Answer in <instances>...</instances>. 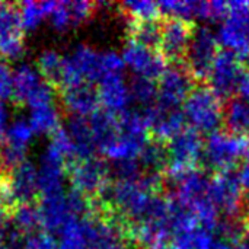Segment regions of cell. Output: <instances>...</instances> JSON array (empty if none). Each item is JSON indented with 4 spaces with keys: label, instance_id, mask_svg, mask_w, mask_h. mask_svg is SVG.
<instances>
[{
    "label": "cell",
    "instance_id": "7",
    "mask_svg": "<svg viewBox=\"0 0 249 249\" xmlns=\"http://www.w3.org/2000/svg\"><path fill=\"white\" fill-rule=\"evenodd\" d=\"M55 90L41 77L36 69L29 64H22L13 73V93L15 105H28L32 109L53 105Z\"/></svg>",
    "mask_w": 249,
    "mask_h": 249
},
{
    "label": "cell",
    "instance_id": "6",
    "mask_svg": "<svg viewBox=\"0 0 249 249\" xmlns=\"http://www.w3.org/2000/svg\"><path fill=\"white\" fill-rule=\"evenodd\" d=\"M67 178L71 191L88 198L99 197L112 181L108 163L99 156L71 162L67 166Z\"/></svg>",
    "mask_w": 249,
    "mask_h": 249
},
{
    "label": "cell",
    "instance_id": "35",
    "mask_svg": "<svg viewBox=\"0 0 249 249\" xmlns=\"http://www.w3.org/2000/svg\"><path fill=\"white\" fill-rule=\"evenodd\" d=\"M153 249H175V248H174V245H172L171 242H163V244L156 245Z\"/></svg>",
    "mask_w": 249,
    "mask_h": 249
},
{
    "label": "cell",
    "instance_id": "12",
    "mask_svg": "<svg viewBox=\"0 0 249 249\" xmlns=\"http://www.w3.org/2000/svg\"><path fill=\"white\" fill-rule=\"evenodd\" d=\"M25 50L19 3H0V60H16Z\"/></svg>",
    "mask_w": 249,
    "mask_h": 249
},
{
    "label": "cell",
    "instance_id": "36",
    "mask_svg": "<svg viewBox=\"0 0 249 249\" xmlns=\"http://www.w3.org/2000/svg\"><path fill=\"white\" fill-rule=\"evenodd\" d=\"M244 60H245V69L249 71V54L245 57V58H244ZM244 60H242V61H244Z\"/></svg>",
    "mask_w": 249,
    "mask_h": 249
},
{
    "label": "cell",
    "instance_id": "25",
    "mask_svg": "<svg viewBox=\"0 0 249 249\" xmlns=\"http://www.w3.org/2000/svg\"><path fill=\"white\" fill-rule=\"evenodd\" d=\"M118 7L120 13H123L127 20H152L162 18L160 6L156 1H124L120 3Z\"/></svg>",
    "mask_w": 249,
    "mask_h": 249
},
{
    "label": "cell",
    "instance_id": "26",
    "mask_svg": "<svg viewBox=\"0 0 249 249\" xmlns=\"http://www.w3.org/2000/svg\"><path fill=\"white\" fill-rule=\"evenodd\" d=\"M128 89H130L131 101L140 104L143 109L153 107L158 101V85L153 80L136 76L131 79Z\"/></svg>",
    "mask_w": 249,
    "mask_h": 249
},
{
    "label": "cell",
    "instance_id": "22",
    "mask_svg": "<svg viewBox=\"0 0 249 249\" xmlns=\"http://www.w3.org/2000/svg\"><path fill=\"white\" fill-rule=\"evenodd\" d=\"M128 41H134L150 50L159 51L162 38V18L152 20H127Z\"/></svg>",
    "mask_w": 249,
    "mask_h": 249
},
{
    "label": "cell",
    "instance_id": "33",
    "mask_svg": "<svg viewBox=\"0 0 249 249\" xmlns=\"http://www.w3.org/2000/svg\"><path fill=\"white\" fill-rule=\"evenodd\" d=\"M236 96H241V98H245L249 99V71L245 69L241 80H239V85H238V92H236Z\"/></svg>",
    "mask_w": 249,
    "mask_h": 249
},
{
    "label": "cell",
    "instance_id": "18",
    "mask_svg": "<svg viewBox=\"0 0 249 249\" xmlns=\"http://www.w3.org/2000/svg\"><path fill=\"white\" fill-rule=\"evenodd\" d=\"M89 124L96 150L104 155L120 136V117L107 109H99L89 117Z\"/></svg>",
    "mask_w": 249,
    "mask_h": 249
},
{
    "label": "cell",
    "instance_id": "29",
    "mask_svg": "<svg viewBox=\"0 0 249 249\" xmlns=\"http://www.w3.org/2000/svg\"><path fill=\"white\" fill-rule=\"evenodd\" d=\"M22 249H58V242L53 233L47 231H38L23 238Z\"/></svg>",
    "mask_w": 249,
    "mask_h": 249
},
{
    "label": "cell",
    "instance_id": "14",
    "mask_svg": "<svg viewBox=\"0 0 249 249\" xmlns=\"http://www.w3.org/2000/svg\"><path fill=\"white\" fill-rule=\"evenodd\" d=\"M60 105L71 117L89 118L101 109V99L96 86L90 83H82L74 88H69L58 93Z\"/></svg>",
    "mask_w": 249,
    "mask_h": 249
},
{
    "label": "cell",
    "instance_id": "2",
    "mask_svg": "<svg viewBox=\"0 0 249 249\" xmlns=\"http://www.w3.org/2000/svg\"><path fill=\"white\" fill-rule=\"evenodd\" d=\"M187 124L198 133L213 134L223 125V102L206 83H200L190 93L182 108Z\"/></svg>",
    "mask_w": 249,
    "mask_h": 249
},
{
    "label": "cell",
    "instance_id": "31",
    "mask_svg": "<svg viewBox=\"0 0 249 249\" xmlns=\"http://www.w3.org/2000/svg\"><path fill=\"white\" fill-rule=\"evenodd\" d=\"M13 93V73L6 61L0 60V102L12 99Z\"/></svg>",
    "mask_w": 249,
    "mask_h": 249
},
{
    "label": "cell",
    "instance_id": "32",
    "mask_svg": "<svg viewBox=\"0 0 249 249\" xmlns=\"http://www.w3.org/2000/svg\"><path fill=\"white\" fill-rule=\"evenodd\" d=\"M193 249H217V241L214 239V233L200 228L194 235Z\"/></svg>",
    "mask_w": 249,
    "mask_h": 249
},
{
    "label": "cell",
    "instance_id": "5",
    "mask_svg": "<svg viewBox=\"0 0 249 249\" xmlns=\"http://www.w3.org/2000/svg\"><path fill=\"white\" fill-rule=\"evenodd\" d=\"M168 150V169L165 172L166 178L181 175L187 171L201 166L204 142L201 133L187 125L179 134L166 143Z\"/></svg>",
    "mask_w": 249,
    "mask_h": 249
},
{
    "label": "cell",
    "instance_id": "8",
    "mask_svg": "<svg viewBox=\"0 0 249 249\" xmlns=\"http://www.w3.org/2000/svg\"><path fill=\"white\" fill-rule=\"evenodd\" d=\"M219 42L241 60L249 54V1H231L219 31Z\"/></svg>",
    "mask_w": 249,
    "mask_h": 249
},
{
    "label": "cell",
    "instance_id": "13",
    "mask_svg": "<svg viewBox=\"0 0 249 249\" xmlns=\"http://www.w3.org/2000/svg\"><path fill=\"white\" fill-rule=\"evenodd\" d=\"M123 61L137 76L159 80L166 70V61L159 51L150 50L134 41H127L123 50Z\"/></svg>",
    "mask_w": 249,
    "mask_h": 249
},
{
    "label": "cell",
    "instance_id": "17",
    "mask_svg": "<svg viewBox=\"0 0 249 249\" xmlns=\"http://www.w3.org/2000/svg\"><path fill=\"white\" fill-rule=\"evenodd\" d=\"M10 190L13 200L18 204H36L39 201L38 169L23 162L10 172Z\"/></svg>",
    "mask_w": 249,
    "mask_h": 249
},
{
    "label": "cell",
    "instance_id": "16",
    "mask_svg": "<svg viewBox=\"0 0 249 249\" xmlns=\"http://www.w3.org/2000/svg\"><path fill=\"white\" fill-rule=\"evenodd\" d=\"M67 60L73 70L76 71V74L85 83H99V80L105 76L104 53H99L89 45H77L73 50V53L67 57Z\"/></svg>",
    "mask_w": 249,
    "mask_h": 249
},
{
    "label": "cell",
    "instance_id": "11",
    "mask_svg": "<svg viewBox=\"0 0 249 249\" xmlns=\"http://www.w3.org/2000/svg\"><path fill=\"white\" fill-rule=\"evenodd\" d=\"M198 83L184 67L177 64L165 70L158 80V101L156 104L165 109H178L184 105L190 93Z\"/></svg>",
    "mask_w": 249,
    "mask_h": 249
},
{
    "label": "cell",
    "instance_id": "24",
    "mask_svg": "<svg viewBox=\"0 0 249 249\" xmlns=\"http://www.w3.org/2000/svg\"><path fill=\"white\" fill-rule=\"evenodd\" d=\"M60 109L53 104L41 108H35L31 112L29 125L36 134H50L53 136L55 131L61 128L60 125Z\"/></svg>",
    "mask_w": 249,
    "mask_h": 249
},
{
    "label": "cell",
    "instance_id": "21",
    "mask_svg": "<svg viewBox=\"0 0 249 249\" xmlns=\"http://www.w3.org/2000/svg\"><path fill=\"white\" fill-rule=\"evenodd\" d=\"M67 133H69V136L74 144L77 160L98 156V150H96V146L93 142L89 118L70 117Z\"/></svg>",
    "mask_w": 249,
    "mask_h": 249
},
{
    "label": "cell",
    "instance_id": "1",
    "mask_svg": "<svg viewBox=\"0 0 249 249\" xmlns=\"http://www.w3.org/2000/svg\"><path fill=\"white\" fill-rule=\"evenodd\" d=\"M249 149V139L219 130L204 142V153L201 168L214 174L235 171L242 165Z\"/></svg>",
    "mask_w": 249,
    "mask_h": 249
},
{
    "label": "cell",
    "instance_id": "4",
    "mask_svg": "<svg viewBox=\"0 0 249 249\" xmlns=\"http://www.w3.org/2000/svg\"><path fill=\"white\" fill-rule=\"evenodd\" d=\"M220 51L217 35L207 26H197L182 64L198 85H207L213 64Z\"/></svg>",
    "mask_w": 249,
    "mask_h": 249
},
{
    "label": "cell",
    "instance_id": "30",
    "mask_svg": "<svg viewBox=\"0 0 249 249\" xmlns=\"http://www.w3.org/2000/svg\"><path fill=\"white\" fill-rule=\"evenodd\" d=\"M15 207L16 203L10 190V174L0 169V209L12 213Z\"/></svg>",
    "mask_w": 249,
    "mask_h": 249
},
{
    "label": "cell",
    "instance_id": "9",
    "mask_svg": "<svg viewBox=\"0 0 249 249\" xmlns=\"http://www.w3.org/2000/svg\"><path fill=\"white\" fill-rule=\"evenodd\" d=\"M197 26L193 20L162 16V38L159 53L172 66L182 64Z\"/></svg>",
    "mask_w": 249,
    "mask_h": 249
},
{
    "label": "cell",
    "instance_id": "27",
    "mask_svg": "<svg viewBox=\"0 0 249 249\" xmlns=\"http://www.w3.org/2000/svg\"><path fill=\"white\" fill-rule=\"evenodd\" d=\"M32 136H34V131H32L29 123L25 120H16L7 127L4 140L19 144V146H23V147H28Z\"/></svg>",
    "mask_w": 249,
    "mask_h": 249
},
{
    "label": "cell",
    "instance_id": "10",
    "mask_svg": "<svg viewBox=\"0 0 249 249\" xmlns=\"http://www.w3.org/2000/svg\"><path fill=\"white\" fill-rule=\"evenodd\" d=\"M244 71V61L235 53L222 50L213 64L207 85L222 102H226L236 96L238 85Z\"/></svg>",
    "mask_w": 249,
    "mask_h": 249
},
{
    "label": "cell",
    "instance_id": "3",
    "mask_svg": "<svg viewBox=\"0 0 249 249\" xmlns=\"http://www.w3.org/2000/svg\"><path fill=\"white\" fill-rule=\"evenodd\" d=\"M210 198L219 212L226 219H245L249 214V197L236 171L219 172L210 181Z\"/></svg>",
    "mask_w": 249,
    "mask_h": 249
},
{
    "label": "cell",
    "instance_id": "20",
    "mask_svg": "<svg viewBox=\"0 0 249 249\" xmlns=\"http://www.w3.org/2000/svg\"><path fill=\"white\" fill-rule=\"evenodd\" d=\"M36 70L57 93L61 90L66 73V57L54 50H45L38 55Z\"/></svg>",
    "mask_w": 249,
    "mask_h": 249
},
{
    "label": "cell",
    "instance_id": "15",
    "mask_svg": "<svg viewBox=\"0 0 249 249\" xmlns=\"http://www.w3.org/2000/svg\"><path fill=\"white\" fill-rule=\"evenodd\" d=\"M96 89L104 109L115 115H121L130 109L128 105L131 104V95H130L128 85L124 82L123 73L107 74L99 80Z\"/></svg>",
    "mask_w": 249,
    "mask_h": 249
},
{
    "label": "cell",
    "instance_id": "34",
    "mask_svg": "<svg viewBox=\"0 0 249 249\" xmlns=\"http://www.w3.org/2000/svg\"><path fill=\"white\" fill-rule=\"evenodd\" d=\"M6 131H7V111L4 105L0 102V144L6 137Z\"/></svg>",
    "mask_w": 249,
    "mask_h": 249
},
{
    "label": "cell",
    "instance_id": "19",
    "mask_svg": "<svg viewBox=\"0 0 249 249\" xmlns=\"http://www.w3.org/2000/svg\"><path fill=\"white\" fill-rule=\"evenodd\" d=\"M225 131L249 139V99L233 96L223 102Z\"/></svg>",
    "mask_w": 249,
    "mask_h": 249
},
{
    "label": "cell",
    "instance_id": "28",
    "mask_svg": "<svg viewBox=\"0 0 249 249\" xmlns=\"http://www.w3.org/2000/svg\"><path fill=\"white\" fill-rule=\"evenodd\" d=\"M19 6H20V16H22L23 28L28 31L35 29L42 22V19L45 18V13L42 10L41 3L23 1V3H19Z\"/></svg>",
    "mask_w": 249,
    "mask_h": 249
},
{
    "label": "cell",
    "instance_id": "23",
    "mask_svg": "<svg viewBox=\"0 0 249 249\" xmlns=\"http://www.w3.org/2000/svg\"><path fill=\"white\" fill-rule=\"evenodd\" d=\"M10 225L23 238L38 232L41 226V216L36 204H18L10 213Z\"/></svg>",
    "mask_w": 249,
    "mask_h": 249
}]
</instances>
